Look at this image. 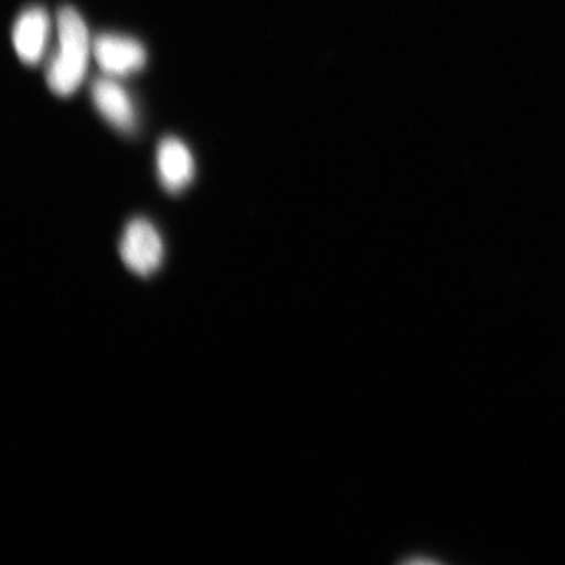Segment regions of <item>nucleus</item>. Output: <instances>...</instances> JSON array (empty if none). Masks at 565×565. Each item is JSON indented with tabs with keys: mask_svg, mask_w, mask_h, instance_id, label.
<instances>
[{
	"mask_svg": "<svg viewBox=\"0 0 565 565\" xmlns=\"http://www.w3.org/2000/svg\"><path fill=\"white\" fill-rule=\"evenodd\" d=\"M58 46L47 66V85L55 95L71 96L84 82L90 58V36L81 14L65 7L57 14Z\"/></svg>",
	"mask_w": 565,
	"mask_h": 565,
	"instance_id": "f257e3e1",
	"label": "nucleus"
},
{
	"mask_svg": "<svg viewBox=\"0 0 565 565\" xmlns=\"http://www.w3.org/2000/svg\"><path fill=\"white\" fill-rule=\"evenodd\" d=\"M120 256L131 273L140 277H150L162 266L161 234L145 218H134L122 233Z\"/></svg>",
	"mask_w": 565,
	"mask_h": 565,
	"instance_id": "f03ea898",
	"label": "nucleus"
},
{
	"mask_svg": "<svg viewBox=\"0 0 565 565\" xmlns=\"http://www.w3.org/2000/svg\"><path fill=\"white\" fill-rule=\"evenodd\" d=\"M93 54L99 68L110 76H128L147 63L143 46L128 36L99 35L93 43Z\"/></svg>",
	"mask_w": 565,
	"mask_h": 565,
	"instance_id": "7ed1b4c3",
	"label": "nucleus"
},
{
	"mask_svg": "<svg viewBox=\"0 0 565 565\" xmlns=\"http://www.w3.org/2000/svg\"><path fill=\"white\" fill-rule=\"evenodd\" d=\"M50 31L51 21L46 11L39 7L22 11L13 28L14 50L22 62L36 65L43 58Z\"/></svg>",
	"mask_w": 565,
	"mask_h": 565,
	"instance_id": "20e7f679",
	"label": "nucleus"
},
{
	"mask_svg": "<svg viewBox=\"0 0 565 565\" xmlns=\"http://www.w3.org/2000/svg\"><path fill=\"white\" fill-rule=\"evenodd\" d=\"M158 170L167 191H184L191 184L195 170L191 151L180 139H163L158 148Z\"/></svg>",
	"mask_w": 565,
	"mask_h": 565,
	"instance_id": "39448f33",
	"label": "nucleus"
},
{
	"mask_svg": "<svg viewBox=\"0 0 565 565\" xmlns=\"http://www.w3.org/2000/svg\"><path fill=\"white\" fill-rule=\"evenodd\" d=\"M93 103L99 114L120 131H131L136 122L131 98L117 82L96 79L92 87Z\"/></svg>",
	"mask_w": 565,
	"mask_h": 565,
	"instance_id": "423d86ee",
	"label": "nucleus"
},
{
	"mask_svg": "<svg viewBox=\"0 0 565 565\" xmlns=\"http://www.w3.org/2000/svg\"><path fill=\"white\" fill-rule=\"evenodd\" d=\"M405 563L414 564V565H418V564L429 565V564H437V561L429 559V557H412V559L405 561Z\"/></svg>",
	"mask_w": 565,
	"mask_h": 565,
	"instance_id": "0eeeda50",
	"label": "nucleus"
}]
</instances>
